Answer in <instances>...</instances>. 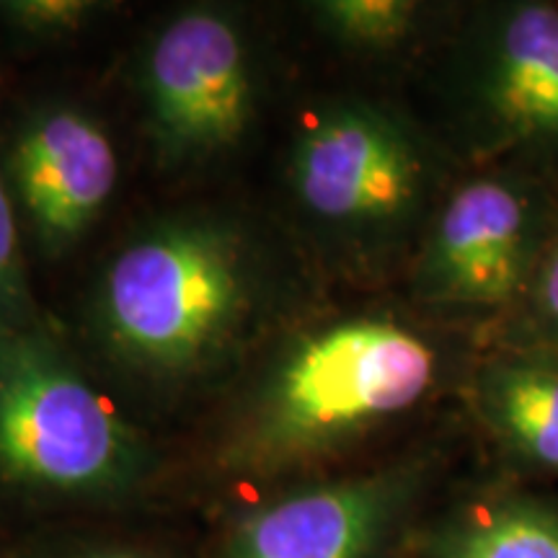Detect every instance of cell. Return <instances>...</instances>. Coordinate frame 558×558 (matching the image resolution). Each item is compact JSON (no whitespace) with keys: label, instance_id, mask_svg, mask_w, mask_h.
I'll return each mask as SVG.
<instances>
[{"label":"cell","instance_id":"1","mask_svg":"<svg viewBox=\"0 0 558 558\" xmlns=\"http://www.w3.org/2000/svg\"><path fill=\"white\" fill-rule=\"evenodd\" d=\"M437 341L393 316H352L284 354L213 469L262 494L320 478L324 465L422 407L442 380Z\"/></svg>","mask_w":558,"mask_h":558},{"label":"cell","instance_id":"2","mask_svg":"<svg viewBox=\"0 0 558 558\" xmlns=\"http://www.w3.org/2000/svg\"><path fill=\"white\" fill-rule=\"evenodd\" d=\"M148 450L45 349H0V488L34 505L117 509L145 492Z\"/></svg>","mask_w":558,"mask_h":558},{"label":"cell","instance_id":"3","mask_svg":"<svg viewBox=\"0 0 558 558\" xmlns=\"http://www.w3.org/2000/svg\"><path fill=\"white\" fill-rule=\"evenodd\" d=\"M254 300L239 235L181 226L132 243L107 277L104 311L114 339L140 360L186 367L233 339Z\"/></svg>","mask_w":558,"mask_h":558},{"label":"cell","instance_id":"4","mask_svg":"<svg viewBox=\"0 0 558 558\" xmlns=\"http://www.w3.org/2000/svg\"><path fill=\"white\" fill-rule=\"evenodd\" d=\"M556 226L546 197L525 179L481 173L460 181L424 228L414 298L448 316L518 311Z\"/></svg>","mask_w":558,"mask_h":558},{"label":"cell","instance_id":"5","mask_svg":"<svg viewBox=\"0 0 558 558\" xmlns=\"http://www.w3.org/2000/svg\"><path fill=\"white\" fill-rule=\"evenodd\" d=\"M298 199L324 226L373 246H396L424 220L435 166L401 120L365 104L326 111L298 140Z\"/></svg>","mask_w":558,"mask_h":558},{"label":"cell","instance_id":"6","mask_svg":"<svg viewBox=\"0 0 558 558\" xmlns=\"http://www.w3.org/2000/svg\"><path fill=\"white\" fill-rule=\"evenodd\" d=\"M432 476V460L399 458L262 494L222 527L213 558H388Z\"/></svg>","mask_w":558,"mask_h":558},{"label":"cell","instance_id":"7","mask_svg":"<svg viewBox=\"0 0 558 558\" xmlns=\"http://www.w3.org/2000/svg\"><path fill=\"white\" fill-rule=\"evenodd\" d=\"M458 104L478 150L558 166V5L484 13L458 62Z\"/></svg>","mask_w":558,"mask_h":558},{"label":"cell","instance_id":"8","mask_svg":"<svg viewBox=\"0 0 558 558\" xmlns=\"http://www.w3.org/2000/svg\"><path fill=\"white\" fill-rule=\"evenodd\" d=\"M148 86L171 150L207 156L246 130L254 104L248 50L218 13L194 11L166 26L150 52Z\"/></svg>","mask_w":558,"mask_h":558},{"label":"cell","instance_id":"9","mask_svg":"<svg viewBox=\"0 0 558 558\" xmlns=\"http://www.w3.org/2000/svg\"><path fill=\"white\" fill-rule=\"evenodd\" d=\"M21 199L32 220L54 243L88 228L117 181L109 137L75 111H52L21 137L13 156Z\"/></svg>","mask_w":558,"mask_h":558},{"label":"cell","instance_id":"10","mask_svg":"<svg viewBox=\"0 0 558 558\" xmlns=\"http://www.w3.org/2000/svg\"><path fill=\"white\" fill-rule=\"evenodd\" d=\"M473 403L520 463L558 478V352L501 349L476 369Z\"/></svg>","mask_w":558,"mask_h":558},{"label":"cell","instance_id":"11","mask_svg":"<svg viewBox=\"0 0 558 558\" xmlns=\"http://www.w3.org/2000/svg\"><path fill=\"white\" fill-rule=\"evenodd\" d=\"M427 558H558V509L522 494L469 501L432 530Z\"/></svg>","mask_w":558,"mask_h":558},{"label":"cell","instance_id":"12","mask_svg":"<svg viewBox=\"0 0 558 558\" xmlns=\"http://www.w3.org/2000/svg\"><path fill=\"white\" fill-rule=\"evenodd\" d=\"M422 5L411 0H329L318 5L326 32L357 50H396L416 32Z\"/></svg>","mask_w":558,"mask_h":558},{"label":"cell","instance_id":"13","mask_svg":"<svg viewBox=\"0 0 558 558\" xmlns=\"http://www.w3.org/2000/svg\"><path fill=\"white\" fill-rule=\"evenodd\" d=\"M522 337L518 347L558 352V226L550 235L533 282L518 305Z\"/></svg>","mask_w":558,"mask_h":558},{"label":"cell","instance_id":"14","mask_svg":"<svg viewBox=\"0 0 558 558\" xmlns=\"http://www.w3.org/2000/svg\"><path fill=\"white\" fill-rule=\"evenodd\" d=\"M11 558H179L171 550L130 538H88L32 546Z\"/></svg>","mask_w":558,"mask_h":558},{"label":"cell","instance_id":"15","mask_svg":"<svg viewBox=\"0 0 558 558\" xmlns=\"http://www.w3.org/2000/svg\"><path fill=\"white\" fill-rule=\"evenodd\" d=\"M21 300H24V284H21L19 269L16 228H13L9 197L0 184V329H3L5 320L16 316Z\"/></svg>","mask_w":558,"mask_h":558},{"label":"cell","instance_id":"16","mask_svg":"<svg viewBox=\"0 0 558 558\" xmlns=\"http://www.w3.org/2000/svg\"><path fill=\"white\" fill-rule=\"evenodd\" d=\"M13 9L32 29H68L78 24L88 5L75 3V0H34V3H19Z\"/></svg>","mask_w":558,"mask_h":558}]
</instances>
